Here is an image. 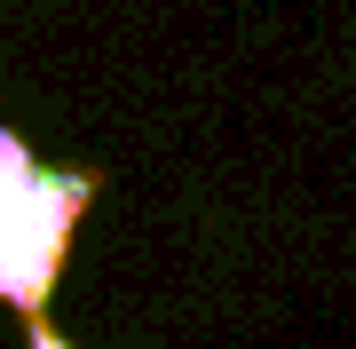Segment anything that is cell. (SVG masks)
<instances>
[{
  "label": "cell",
  "instance_id": "6da1fadb",
  "mask_svg": "<svg viewBox=\"0 0 356 349\" xmlns=\"http://www.w3.org/2000/svg\"><path fill=\"white\" fill-rule=\"evenodd\" d=\"M79 207H88V175H48L0 127V302L8 310H24V318L48 310Z\"/></svg>",
  "mask_w": 356,
  "mask_h": 349
}]
</instances>
